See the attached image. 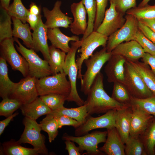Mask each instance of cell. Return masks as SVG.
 Listing matches in <instances>:
<instances>
[{
  "label": "cell",
  "mask_w": 155,
  "mask_h": 155,
  "mask_svg": "<svg viewBox=\"0 0 155 155\" xmlns=\"http://www.w3.org/2000/svg\"><path fill=\"white\" fill-rule=\"evenodd\" d=\"M17 141L11 140L3 144L1 154L7 155H37L39 151L34 148H28L22 146Z\"/></svg>",
  "instance_id": "27"
},
{
  "label": "cell",
  "mask_w": 155,
  "mask_h": 155,
  "mask_svg": "<svg viewBox=\"0 0 155 155\" xmlns=\"http://www.w3.org/2000/svg\"><path fill=\"white\" fill-rule=\"evenodd\" d=\"M145 53L140 44L134 40L119 44L111 52L112 55H121L132 61H139Z\"/></svg>",
  "instance_id": "21"
},
{
  "label": "cell",
  "mask_w": 155,
  "mask_h": 155,
  "mask_svg": "<svg viewBox=\"0 0 155 155\" xmlns=\"http://www.w3.org/2000/svg\"><path fill=\"white\" fill-rule=\"evenodd\" d=\"M40 16L38 22L32 33V49L36 52L40 51L44 59L49 61L50 54L47 42V31L46 27Z\"/></svg>",
  "instance_id": "17"
},
{
  "label": "cell",
  "mask_w": 155,
  "mask_h": 155,
  "mask_svg": "<svg viewBox=\"0 0 155 155\" xmlns=\"http://www.w3.org/2000/svg\"><path fill=\"white\" fill-rule=\"evenodd\" d=\"M74 142L69 140H66L65 142V149L68 151L69 155H80L78 147L75 145Z\"/></svg>",
  "instance_id": "47"
},
{
  "label": "cell",
  "mask_w": 155,
  "mask_h": 155,
  "mask_svg": "<svg viewBox=\"0 0 155 155\" xmlns=\"http://www.w3.org/2000/svg\"><path fill=\"white\" fill-rule=\"evenodd\" d=\"M117 110L109 111L101 116L93 117L89 115L85 122L75 128V136H80L89 133L96 129L105 128L106 129L115 127Z\"/></svg>",
  "instance_id": "12"
},
{
  "label": "cell",
  "mask_w": 155,
  "mask_h": 155,
  "mask_svg": "<svg viewBox=\"0 0 155 155\" xmlns=\"http://www.w3.org/2000/svg\"><path fill=\"white\" fill-rule=\"evenodd\" d=\"M108 1L109 0H96V12L94 31L96 30L103 20Z\"/></svg>",
  "instance_id": "43"
},
{
  "label": "cell",
  "mask_w": 155,
  "mask_h": 155,
  "mask_svg": "<svg viewBox=\"0 0 155 155\" xmlns=\"http://www.w3.org/2000/svg\"><path fill=\"white\" fill-rule=\"evenodd\" d=\"M20 108L25 117L35 120L42 115L49 114L52 111L38 97L30 103L22 104Z\"/></svg>",
  "instance_id": "24"
},
{
  "label": "cell",
  "mask_w": 155,
  "mask_h": 155,
  "mask_svg": "<svg viewBox=\"0 0 155 155\" xmlns=\"http://www.w3.org/2000/svg\"><path fill=\"white\" fill-rule=\"evenodd\" d=\"M40 98L52 111H53L63 106L67 97L62 94L52 93L40 96Z\"/></svg>",
  "instance_id": "39"
},
{
  "label": "cell",
  "mask_w": 155,
  "mask_h": 155,
  "mask_svg": "<svg viewBox=\"0 0 155 155\" xmlns=\"http://www.w3.org/2000/svg\"><path fill=\"white\" fill-rule=\"evenodd\" d=\"M47 36L51 45L65 53L70 50L71 47L69 45V41L80 40L79 37L77 35L69 37L65 35L59 28H48Z\"/></svg>",
  "instance_id": "23"
},
{
  "label": "cell",
  "mask_w": 155,
  "mask_h": 155,
  "mask_svg": "<svg viewBox=\"0 0 155 155\" xmlns=\"http://www.w3.org/2000/svg\"><path fill=\"white\" fill-rule=\"evenodd\" d=\"M113 3L116 10L124 14L129 9L136 7V0H109Z\"/></svg>",
  "instance_id": "44"
},
{
  "label": "cell",
  "mask_w": 155,
  "mask_h": 155,
  "mask_svg": "<svg viewBox=\"0 0 155 155\" xmlns=\"http://www.w3.org/2000/svg\"><path fill=\"white\" fill-rule=\"evenodd\" d=\"M62 4L61 1L57 0L55 3L53 9L49 10L43 7L42 11L46 20L44 24L48 28L62 27L67 28L72 22V18L67 16L60 9Z\"/></svg>",
  "instance_id": "15"
},
{
  "label": "cell",
  "mask_w": 155,
  "mask_h": 155,
  "mask_svg": "<svg viewBox=\"0 0 155 155\" xmlns=\"http://www.w3.org/2000/svg\"><path fill=\"white\" fill-rule=\"evenodd\" d=\"M37 78L29 75L16 83L9 97L15 99L22 104L30 103L38 96L36 86Z\"/></svg>",
  "instance_id": "13"
},
{
  "label": "cell",
  "mask_w": 155,
  "mask_h": 155,
  "mask_svg": "<svg viewBox=\"0 0 155 155\" xmlns=\"http://www.w3.org/2000/svg\"><path fill=\"white\" fill-rule=\"evenodd\" d=\"M142 60L143 62L150 67L152 71L155 75V55L145 53Z\"/></svg>",
  "instance_id": "48"
},
{
  "label": "cell",
  "mask_w": 155,
  "mask_h": 155,
  "mask_svg": "<svg viewBox=\"0 0 155 155\" xmlns=\"http://www.w3.org/2000/svg\"><path fill=\"white\" fill-rule=\"evenodd\" d=\"M7 10L11 18L18 19L24 23L27 22V17L29 11L24 6L21 0H13Z\"/></svg>",
  "instance_id": "38"
},
{
  "label": "cell",
  "mask_w": 155,
  "mask_h": 155,
  "mask_svg": "<svg viewBox=\"0 0 155 155\" xmlns=\"http://www.w3.org/2000/svg\"><path fill=\"white\" fill-rule=\"evenodd\" d=\"M141 46L145 53L155 55V44L145 36L138 29L134 40Z\"/></svg>",
  "instance_id": "42"
},
{
  "label": "cell",
  "mask_w": 155,
  "mask_h": 155,
  "mask_svg": "<svg viewBox=\"0 0 155 155\" xmlns=\"http://www.w3.org/2000/svg\"><path fill=\"white\" fill-rule=\"evenodd\" d=\"M88 16V26L86 31L81 40L88 36L94 31L96 12V0H82Z\"/></svg>",
  "instance_id": "35"
},
{
  "label": "cell",
  "mask_w": 155,
  "mask_h": 155,
  "mask_svg": "<svg viewBox=\"0 0 155 155\" xmlns=\"http://www.w3.org/2000/svg\"><path fill=\"white\" fill-rule=\"evenodd\" d=\"M16 83L9 78L6 61L0 57V96L2 99L9 97Z\"/></svg>",
  "instance_id": "26"
},
{
  "label": "cell",
  "mask_w": 155,
  "mask_h": 155,
  "mask_svg": "<svg viewBox=\"0 0 155 155\" xmlns=\"http://www.w3.org/2000/svg\"><path fill=\"white\" fill-rule=\"evenodd\" d=\"M17 44L16 46L17 51L26 59L28 65V75L39 79L52 75L47 61L41 59L32 49L24 46L18 38H14Z\"/></svg>",
  "instance_id": "5"
},
{
  "label": "cell",
  "mask_w": 155,
  "mask_h": 155,
  "mask_svg": "<svg viewBox=\"0 0 155 155\" xmlns=\"http://www.w3.org/2000/svg\"><path fill=\"white\" fill-rule=\"evenodd\" d=\"M41 15L39 16L30 13L29 11L26 18V21L29 24L31 29L33 30L37 26Z\"/></svg>",
  "instance_id": "49"
},
{
  "label": "cell",
  "mask_w": 155,
  "mask_h": 155,
  "mask_svg": "<svg viewBox=\"0 0 155 155\" xmlns=\"http://www.w3.org/2000/svg\"><path fill=\"white\" fill-rule=\"evenodd\" d=\"M55 118L57 121L59 129L65 125L71 126L75 129L82 123L81 122L65 115L60 116Z\"/></svg>",
  "instance_id": "45"
},
{
  "label": "cell",
  "mask_w": 155,
  "mask_h": 155,
  "mask_svg": "<svg viewBox=\"0 0 155 155\" xmlns=\"http://www.w3.org/2000/svg\"><path fill=\"white\" fill-rule=\"evenodd\" d=\"M40 122L42 130L48 134L49 142L54 141L58 133L59 127L55 118L50 114Z\"/></svg>",
  "instance_id": "33"
},
{
  "label": "cell",
  "mask_w": 155,
  "mask_h": 155,
  "mask_svg": "<svg viewBox=\"0 0 155 155\" xmlns=\"http://www.w3.org/2000/svg\"><path fill=\"white\" fill-rule=\"evenodd\" d=\"M66 76L63 72L37 79L36 86L38 96L55 93L67 97L71 92V86Z\"/></svg>",
  "instance_id": "4"
},
{
  "label": "cell",
  "mask_w": 155,
  "mask_h": 155,
  "mask_svg": "<svg viewBox=\"0 0 155 155\" xmlns=\"http://www.w3.org/2000/svg\"><path fill=\"white\" fill-rule=\"evenodd\" d=\"M127 60L121 55H112L104 69L108 82H119L124 84V65Z\"/></svg>",
  "instance_id": "16"
},
{
  "label": "cell",
  "mask_w": 155,
  "mask_h": 155,
  "mask_svg": "<svg viewBox=\"0 0 155 155\" xmlns=\"http://www.w3.org/2000/svg\"><path fill=\"white\" fill-rule=\"evenodd\" d=\"M107 129V138L104 145L99 149L108 155H125V144L115 127Z\"/></svg>",
  "instance_id": "20"
},
{
  "label": "cell",
  "mask_w": 155,
  "mask_h": 155,
  "mask_svg": "<svg viewBox=\"0 0 155 155\" xmlns=\"http://www.w3.org/2000/svg\"><path fill=\"white\" fill-rule=\"evenodd\" d=\"M128 61L133 65L147 87L155 96V75L152 71L149 66L142 61Z\"/></svg>",
  "instance_id": "29"
},
{
  "label": "cell",
  "mask_w": 155,
  "mask_h": 155,
  "mask_svg": "<svg viewBox=\"0 0 155 155\" xmlns=\"http://www.w3.org/2000/svg\"><path fill=\"white\" fill-rule=\"evenodd\" d=\"M11 20L7 10L0 6V42L5 39L13 38Z\"/></svg>",
  "instance_id": "32"
},
{
  "label": "cell",
  "mask_w": 155,
  "mask_h": 155,
  "mask_svg": "<svg viewBox=\"0 0 155 155\" xmlns=\"http://www.w3.org/2000/svg\"><path fill=\"white\" fill-rule=\"evenodd\" d=\"M108 37L96 31H93L83 40L78 52L80 54L76 60L78 72V78L82 80V68L84 61L89 58L97 48L102 46H106Z\"/></svg>",
  "instance_id": "9"
},
{
  "label": "cell",
  "mask_w": 155,
  "mask_h": 155,
  "mask_svg": "<svg viewBox=\"0 0 155 155\" xmlns=\"http://www.w3.org/2000/svg\"><path fill=\"white\" fill-rule=\"evenodd\" d=\"M11 19L13 25V36L20 38L27 48L32 49V34L29 24L24 23L20 20L15 18L12 17Z\"/></svg>",
  "instance_id": "25"
},
{
  "label": "cell",
  "mask_w": 155,
  "mask_h": 155,
  "mask_svg": "<svg viewBox=\"0 0 155 155\" xmlns=\"http://www.w3.org/2000/svg\"><path fill=\"white\" fill-rule=\"evenodd\" d=\"M28 10L29 12L32 14L37 16L41 14V7H38L34 2H31Z\"/></svg>",
  "instance_id": "52"
},
{
  "label": "cell",
  "mask_w": 155,
  "mask_h": 155,
  "mask_svg": "<svg viewBox=\"0 0 155 155\" xmlns=\"http://www.w3.org/2000/svg\"><path fill=\"white\" fill-rule=\"evenodd\" d=\"M103 78V74L100 72L87 95L84 104L89 115L105 113L110 110H118L131 106L119 102L108 95L104 88Z\"/></svg>",
  "instance_id": "1"
},
{
  "label": "cell",
  "mask_w": 155,
  "mask_h": 155,
  "mask_svg": "<svg viewBox=\"0 0 155 155\" xmlns=\"http://www.w3.org/2000/svg\"><path fill=\"white\" fill-rule=\"evenodd\" d=\"M110 3L103 21L96 31L108 37L121 28L126 20L125 14L117 11L113 3Z\"/></svg>",
  "instance_id": "14"
},
{
  "label": "cell",
  "mask_w": 155,
  "mask_h": 155,
  "mask_svg": "<svg viewBox=\"0 0 155 155\" xmlns=\"http://www.w3.org/2000/svg\"><path fill=\"white\" fill-rule=\"evenodd\" d=\"M131 113V106L117 110L115 127L125 144L130 135Z\"/></svg>",
  "instance_id": "22"
},
{
  "label": "cell",
  "mask_w": 155,
  "mask_h": 155,
  "mask_svg": "<svg viewBox=\"0 0 155 155\" xmlns=\"http://www.w3.org/2000/svg\"><path fill=\"white\" fill-rule=\"evenodd\" d=\"M19 114L18 112L14 113L12 115L6 117V118L0 121V135L3 132L6 127L8 125L13 118Z\"/></svg>",
  "instance_id": "50"
},
{
  "label": "cell",
  "mask_w": 155,
  "mask_h": 155,
  "mask_svg": "<svg viewBox=\"0 0 155 155\" xmlns=\"http://www.w3.org/2000/svg\"><path fill=\"white\" fill-rule=\"evenodd\" d=\"M49 59L48 61L52 75L63 72L66 53L52 45L49 46Z\"/></svg>",
  "instance_id": "28"
},
{
  "label": "cell",
  "mask_w": 155,
  "mask_h": 155,
  "mask_svg": "<svg viewBox=\"0 0 155 155\" xmlns=\"http://www.w3.org/2000/svg\"><path fill=\"white\" fill-rule=\"evenodd\" d=\"M10 1L11 0H0V6L7 10L10 5Z\"/></svg>",
  "instance_id": "53"
},
{
  "label": "cell",
  "mask_w": 155,
  "mask_h": 155,
  "mask_svg": "<svg viewBox=\"0 0 155 155\" xmlns=\"http://www.w3.org/2000/svg\"><path fill=\"white\" fill-rule=\"evenodd\" d=\"M123 26L108 38L106 46L107 51L111 52L119 44L124 41L134 40L135 34L139 29L138 20L133 16L126 14Z\"/></svg>",
  "instance_id": "10"
},
{
  "label": "cell",
  "mask_w": 155,
  "mask_h": 155,
  "mask_svg": "<svg viewBox=\"0 0 155 155\" xmlns=\"http://www.w3.org/2000/svg\"><path fill=\"white\" fill-rule=\"evenodd\" d=\"M138 21L139 29L145 36L155 44V33L145 25Z\"/></svg>",
  "instance_id": "46"
},
{
  "label": "cell",
  "mask_w": 155,
  "mask_h": 155,
  "mask_svg": "<svg viewBox=\"0 0 155 155\" xmlns=\"http://www.w3.org/2000/svg\"><path fill=\"white\" fill-rule=\"evenodd\" d=\"M154 155H155V146H154Z\"/></svg>",
  "instance_id": "55"
},
{
  "label": "cell",
  "mask_w": 155,
  "mask_h": 155,
  "mask_svg": "<svg viewBox=\"0 0 155 155\" xmlns=\"http://www.w3.org/2000/svg\"><path fill=\"white\" fill-rule=\"evenodd\" d=\"M23 123L24 130L18 142L20 144H29L38 150L40 154L48 155V151L45 144V138L41 133L42 130L40 124L36 120L26 117L24 119Z\"/></svg>",
  "instance_id": "6"
},
{
  "label": "cell",
  "mask_w": 155,
  "mask_h": 155,
  "mask_svg": "<svg viewBox=\"0 0 155 155\" xmlns=\"http://www.w3.org/2000/svg\"><path fill=\"white\" fill-rule=\"evenodd\" d=\"M22 104L17 100L9 97L3 99L0 103V115L6 117L13 114Z\"/></svg>",
  "instance_id": "41"
},
{
  "label": "cell",
  "mask_w": 155,
  "mask_h": 155,
  "mask_svg": "<svg viewBox=\"0 0 155 155\" xmlns=\"http://www.w3.org/2000/svg\"><path fill=\"white\" fill-rule=\"evenodd\" d=\"M14 41L13 37L5 39L0 42L1 57L8 62L13 70L20 71L26 77L28 74V64L25 58L16 50Z\"/></svg>",
  "instance_id": "11"
},
{
  "label": "cell",
  "mask_w": 155,
  "mask_h": 155,
  "mask_svg": "<svg viewBox=\"0 0 155 155\" xmlns=\"http://www.w3.org/2000/svg\"><path fill=\"white\" fill-rule=\"evenodd\" d=\"M81 42V40L71 42V49L66 55L63 67V72L68 76L71 86V92L66 100L74 102L79 106L84 105L85 102L79 95L76 85L78 69L75 60V56Z\"/></svg>",
  "instance_id": "3"
},
{
  "label": "cell",
  "mask_w": 155,
  "mask_h": 155,
  "mask_svg": "<svg viewBox=\"0 0 155 155\" xmlns=\"http://www.w3.org/2000/svg\"><path fill=\"white\" fill-rule=\"evenodd\" d=\"M111 97L121 103L130 105L133 96L125 85L121 83H114Z\"/></svg>",
  "instance_id": "34"
},
{
  "label": "cell",
  "mask_w": 155,
  "mask_h": 155,
  "mask_svg": "<svg viewBox=\"0 0 155 155\" xmlns=\"http://www.w3.org/2000/svg\"><path fill=\"white\" fill-rule=\"evenodd\" d=\"M138 20L155 33V19H142Z\"/></svg>",
  "instance_id": "51"
},
{
  "label": "cell",
  "mask_w": 155,
  "mask_h": 155,
  "mask_svg": "<svg viewBox=\"0 0 155 155\" xmlns=\"http://www.w3.org/2000/svg\"><path fill=\"white\" fill-rule=\"evenodd\" d=\"M49 114L55 117L61 115L66 116L82 123L89 115L85 104L74 108H67L63 106L58 109L52 111Z\"/></svg>",
  "instance_id": "30"
},
{
  "label": "cell",
  "mask_w": 155,
  "mask_h": 155,
  "mask_svg": "<svg viewBox=\"0 0 155 155\" xmlns=\"http://www.w3.org/2000/svg\"><path fill=\"white\" fill-rule=\"evenodd\" d=\"M107 135V131H94L80 136H73L65 133L62 139L65 140H70L78 144L81 153L86 151V153L89 155H100L105 154L98 148V145L105 142Z\"/></svg>",
  "instance_id": "7"
},
{
  "label": "cell",
  "mask_w": 155,
  "mask_h": 155,
  "mask_svg": "<svg viewBox=\"0 0 155 155\" xmlns=\"http://www.w3.org/2000/svg\"><path fill=\"white\" fill-rule=\"evenodd\" d=\"M125 153L126 155H147L139 136H129L125 144Z\"/></svg>",
  "instance_id": "36"
},
{
  "label": "cell",
  "mask_w": 155,
  "mask_h": 155,
  "mask_svg": "<svg viewBox=\"0 0 155 155\" xmlns=\"http://www.w3.org/2000/svg\"><path fill=\"white\" fill-rule=\"evenodd\" d=\"M111 55V52H108L105 47L84 61L87 68L82 75L81 90L86 95H87L96 76Z\"/></svg>",
  "instance_id": "2"
},
{
  "label": "cell",
  "mask_w": 155,
  "mask_h": 155,
  "mask_svg": "<svg viewBox=\"0 0 155 155\" xmlns=\"http://www.w3.org/2000/svg\"><path fill=\"white\" fill-rule=\"evenodd\" d=\"M151 0H143L138 5L139 6H143L148 4Z\"/></svg>",
  "instance_id": "54"
},
{
  "label": "cell",
  "mask_w": 155,
  "mask_h": 155,
  "mask_svg": "<svg viewBox=\"0 0 155 155\" xmlns=\"http://www.w3.org/2000/svg\"><path fill=\"white\" fill-rule=\"evenodd\" d=\"M126 14L132 15L138 20L142 19H155V4H148L143 6L136 7L128 10Z\"/></svg>",
  "instance_id": "37"
},
{
  "label": "cell",
  "mask_w": 155,
  "mask_h": 155,
  "mask_svg": "<svg viewBox=\"0 0 155 155\" xmlns=\"http://www.w3.org/2000/svg\"><path fill=\"white\" fill-rule=\"evenodd\" d=\"M71 12L73 21L69 26L71 32L75 35L84 34L87 30V12L82 0L78 3H73L70 6Z\"/></svg>",
  "instance_id": "18"
},
{
  "label": "cell",
  "mask_w": 155,
  "mask_h": 155,
  "mask_svg": "<svg viewBox=\"0 0 155 155\" xmlns=\"http://www.w3.org/2000/svg\"><path fill=\"white\" fill-rule=\"evenodd\" d=\"M124 67V84L133 97L144 99L154 95L133 66L127 60Z\"/></svg>",
  "instance_id": "8"
},
{
  "label": "cell",
  "mask_w": 155,
  "mask_h": 155,
  "mask_svg": "<svg viewBox=\"0 0 155 155\" xmlns=\"http://www.w3.org/2000/svg\"><path fill=\"white\" fill-rule=\"evenodd\" d=\"M139 137L144 146L147 155H155V117Z\"/></svg>",
  "instance_id": "31"
},
{
  "label": "cell",
  "mask_w": 155,
  "mask_h": 155,
  "mask_svg": "<svg viewBox=\"0 0 155 155\" xmlns=\"http://www.w3.org/2000/svg\"><path fill=\"white\" fill-rule=\"evenodd\" d=\"M131 129L129 136H139L147 127L154 116L131 105Z\"/></svg>",
  "instance_id": "19"
},
{
  "label": "cell",
  "mask_w": 155,
  "mask_h": 155,
  "mask_svg": "<svg viewBox=\"0 0 155 155\" xmlns=\"http://www.w3.org/2000/svg\"><path fill=\"white\" fill-rule=\"evenodd\" d=\"M131 105L134 106L155 117V96L144 99L133 97Z\"/></svg>",
  "instance_id": "40"
}]
</instances>
